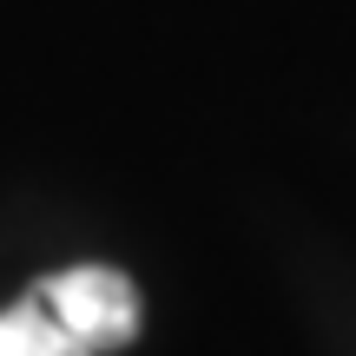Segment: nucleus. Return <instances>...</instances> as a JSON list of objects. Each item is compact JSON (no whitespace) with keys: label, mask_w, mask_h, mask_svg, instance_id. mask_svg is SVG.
Segmentation results:
<instances>
[{"label":"nucleus","mask_w":356,"mask_h":356,"mask_svg":"<svg viewBox=\"0 0 356 356\" xmlns=\"http://www.w3.org/2000/svg\"><path fill=\"white\" fill-rule=\"evenodd\" d=\"M0 356H92V350L73 343L47 304H13L0 310Z\"/></svg>","instance_id":"nucleus-2"},{"label":"nucleus","mask_w":356,"mask_h":356,"mask_svg":"<svg viewBox=\"0 0 356 356\" xmlns=\"http://www.w3.org/2000/svg\"><path fill=\"white\" fill-rule=\"evenodd\" d=\"M40 304H47L53 323H60L73 343H86L92 356L139 337V291H132V277L113 270V264H73V270H60V277H47Z\"/></svg>","instance_id":"nucleus-1"}]
</instances>
